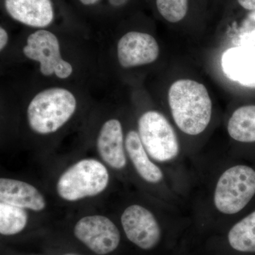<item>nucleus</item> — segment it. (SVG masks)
Segmentation results:
<instances>
[{
    "label": "nucleus",
    "mask_w": 255,
    "mask_h": 255,
    "mask_svg": "<svg viewBox=\"0 0 255 255\" xmlns=\"http://www.w3.org/2000/svg\"><path fill=\"white\" fill-rule=\"evenodd\" d=\"M169 105L178 128L188 135H199L211 122L212 102L203 84L177 80L168 93Z\"/></svg>",
    "instance_id": "f257e3e1"
},
{
    "label": "nucleus",
    "mask_w": 255,
    "mask_h": 255,
    "mask_svg": "<svg viewBox=\"0 0 255 255\" xmlns=\"http://www.w3.org/2000/svg\"><path fill=\"white\" fill-rule=\"evenodd\" d=\"M76 109V98L71 92L62 87L46 89L28 105V125L37 133H53L71 119Z\"/></svg>",
    "instance_id": "f03ea898"
},
{
    "label": "nucleus",
    "mask_w": 255,
    "mask_h": 255,
    "mask_svg": "<svg viewBox=\"0 0 255 255\" xmlns=\"http://www.w3.org/2000/svg\"><path fill=\"white\" fill-rule=\"evenodd\" d=\"M109 181L110 174L104 164L93 159H82L62 174L57 191L64 200L78 201L98 195Z\"/></svg>",
    "instance_id": "7ed1b4c3"
},
{
    "label": "nucleus",
    "mask_w": 255,
    "mask_h": 255,
    "mask_svg": "<svg viewBox=\"0 0 255 255\" xmlns=\"http://www.w3.org/2000/svg\"><path fill=\"white\" fill-rule=\"evenodd\" d=\"M255 194V171L246 165H236L223 172L216 184L214 204L222 214L242 211Z\"/></svg>",
    "instance_id": "20e7f679"
},
{
    "label": "nucleus",
    "mask_w": 255,
    "mask_h": 255,
    "mask_svg": "<svg viewBox=\"0 0 255 255\" xmlns=\"http://www.w3.org/2000/svg\"><path fill=\"white\" fill-rule=\"evenodd\" d=\"M138 134L148 155L158 162L175 158L179 145L173 128L167 119L156 111L142 114L138 121Z\"/></svg>",
    "instance_id": "39448f33"
},
{
    "label": "nucleus",
    "mask_w": 255,
    "mask_h": 255,
    "mask_svg": "<svg viewBox=\"0 0 255 255\" xmlns=\"http://www.w3.org/2000/svg\"><path fill=\"white\" fill-rule=\"evenodd\" d=\"M23 53L28 59L40 64V71L44 76L55 75L64 80L73 73V65L62 58L58 37L48 30L41 28L31 33Z\"/></svg>",
    "instance_id": "423d86ee"
},
{
    "label": "nucleus",
    "mask_w": 255,
    "mask_h": 255,
    "mask_svg": "<svg viewBox=\"0 0 255 255\" xmlns=\"http://www.w3.org/2000/svg\"><path fill=\"white\" fill-rule=\"evenodd\" d=\"M74 232L79 241L97 255L112 253L120 243L118 228L103 216L97 215L82 218L75 225Z\"/></svg>",
    "instance_id": "0eeeda50"
},
{
    "label": "nucleus",
    "mask_w": 255,
    "mask_h": 255,
    "mask_svg": "<svg viewBox=\"0 0 255 255\" xmlns=\"http://www.w3.org/2000/svg\"><path fill=\"white\" fill-rule=\"evenodd\" d=\"M122 224L128 239L141 249H152L160 240V228L157 220L141 206L128 207L122 214Z\"/></svg>",
    "instance_id": "6e6552de"
},
{
    "label": "nucleus",
    "mask_w": 255,
    "mask_h": 255,
    "mask_svg": "<svg viewBox=\"0 0 255 255\" xmlns=\"http://www.w3.org/2000/svg\"><path fill=\"white\" fill-rule=\"evenodd\" d=\"M159 54V45L155 38L143 32H128L117 45V58L124 68L152 63Z\"/></svg>",
    "instance_id": "1a4fd4ad"
},
{
    "label": "nucleus",
    "mask_w": 255,
    "mask_h": 255,
    "mask_svg": "<svg viewBox=\"0 0 255 255\" xmlns=\"http://www.w3.org/2000/svg\"><path fill=\"white\" fill-rule=\"evenodd\" d=\"M4 7L12 19L30 27H48L55 19L52 0H4Z\"/></svg>",
    "instance_id": "9d476101"
},
{
    "label": "nucleus",
    "mask_w": 255,
    "mask_h": 255,
    "mask_svg": "<svg viewBox=\"0 0 255 255\" xmlns=\"http://www.w3.org/2000/svg\"><path fill=\"white\" fill-rule=\"evenodd\" d=\"M223 72L243 86L255 88V46L230 48L222 57Z\"/></svg>",
    "instance_id": "9b49d317"
},
{
    "label": "nucleus",
    "mask_w": 255,
    "mask_h": 255,
    "mask_svg": "<svg viewBox=\"0 0 255 255\" xmlns=\"http://www.w3.org/2000/svg\"><path fill=\"white\" fill-rule=\"evenodd\" d=\"M97 150L101 157L112 168L123 169L127 164L124 150L123 129L117 119L107 121L97 138Z\"/></svg>",
    "instance_id": "f8f14e48"
},
{
    "label": "nucleus",
    "mask_w": 255,
    "mask_h": 255,
    "mask_svg": "<svg viewBox=\"0 0 255 255\" xmlns=\"http://www.w3.org/2000/svg\"><path fill=\"white\" fill-rule=\"evenodd\" d=\"M0 201L1 203L41 211L46 208V201L36 187L16 179L1 178L0 179Z\"/></svg>",
    "instance_id": "ddd939ff"
},
{
    "label": "nucleus",
    "mask_w": 255,
    "mask_h": 255,
    "mask_svg": "<svg viewBox=\"0 0 255 255\" xmlns=\"http://www.w3.org/2000/svg\"><path fill=\"white\" fill-rule=\"evenodd\" d=\"M125 147L137 173L144 180L150 183H158L163 179L162 171L149 158L136 131L130 130L127 134Z\"/></svg>",
    "instance_id": "4468645a"
},
{
    "label": "nucleus",
    "mask_w": 255,
    "mask_h": 255,
    "mask_svg": "<svg viewBox=\"0 0 255 255\" xmlns=\"http://www.w3.org/2000/svg\"><path fill=\"white\" fill-rule=\"evenodd\" d=\"M228 132L237 141L255 142V105L238 109L229 119Z\"/></svg>",
    "instance_id": "2eb2a0df"
},
{
    "label": "nucleus",
    "mask_w": 255,
    "mask_h": 255,
    "mask_svg": "<svg viewBox=\"0 0 255 255\" xmlns=\"http://www.w3.org/2000/svg\"><path fill=\"white\" fill-rule=\"evenodd\" d=\"M228 242L236 251L255 253V211L231 228Z\"/></svg>",
    "instance_id": "dca6fc26"
},
{
    "label": "nucleus",
    "mask_w": 255,
    "mask_h": 255,
    "mask_svg": "<svg viewBox=\"0 0 255 255\" xmlns=\"http://www.w3.org/2000/svg\"><path fill=\"white\" fill-rule=\"evenodd\" d=\"M27 221L24 209L0 203V233L3 236H14L21 232Z\"/></svg>",
    "instance_id": "f3484780"
},
{
    "label": "nucleus",
    "mask_w": 255,
    "mask_h": 255,
    "mask_svg": "<svg viewBox=\"0 0 255 255\" xmlns=\"http://www.w3.org/2000/svg\"><path fill=\"white\" fill-rule=\"evenodd\" d=\"M159 14L170 23H177L187 16L189 0H156Z\"/></svg>",
    "instance_id": "a211bd4d"
},
{
    "label": "nucleus",
    "mask_w": 255,
    "mask_h": 255,
    "mask_svg": "<svg viewBox=\"0 0 255 255\" xmlns=\"http://www.w3.org/2000/svg\"><path fill=\"white\" fill-rule=\"evenodd\" d=\"M9 41V36L7 31L2 26L0 28V50L4 49Z\"/></svg>",
    "instance_id": "6ab92c4d"
},
{
    "label": "nucleus",
    "mask_w": 255,
    "mask_h": 255,
    "mask_svg": "<svg viewBox=\"0 0 255 255\" xmlns=\"http://www.w3.org/2000/svg\"><path fill=\"white\" fill-rule=\"evenodd\" d=\"M238 2L243 9L255 11V0H238Z\"/></svg>",
    "instance_id": "aec40b11"
},
{
    "label": "nucleus",
    "mask_w": 255,
    "mask_h": 255,
    "mask_svg": "<svg viewBox=\"0 0 255 255\" xmlns=\"http://www.w3.org/2000/svg\"><path fill=\"white\" fill-rule=\"evenodd\" d=\"M82 5L85 6H93L100 2L101 0H78Z\"/></svg>",
    "instance_id": "412c9836"
},
{
    "label": "nucleus",
    "mask_w": 255,
    "mask_h": 255,
    "mask_svg": "<svg viewBox=\"0 0 255 255\" xmlns=\"http://www.w3.org/2000/svg\"><path fill=\"white\" fill-rule=\"evenodd\" d=\"M127 0H110V3L114 6H119V5L123 4L126 2Z\"/></svg>",
    "instance_id": "4be33fe9"
},
{
    "label": "nucleus",
    "mask_w": 255,
    "mask_h": 255,
    "mask_svg": "<svg viewBox=\"0 0 255 255\" xmlns=\"http://www.w3.org/2000/svg\"></svg>",
    "instance_id": "5701e85b"
}]
</instances>
